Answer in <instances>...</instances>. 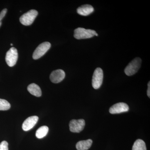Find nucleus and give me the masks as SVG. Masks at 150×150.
Returning a JSON list of instances; mask_svg holds the SVG:
<instances>
[{
	"label": "nucleus",
	"mask_w": 150,
	"mask_h": 150,
	"mask_svg": "<svg viewBox=\"0 0 150 150\" xmlns=\"http://www.w3.org/2000/svg\"><path fill=\"white\" fill-rule=\"evenodd\" d=\"M95 35L98 36L96 31L91 29H86L83 28H78L74 30V37L77 39H87Z\"/></svg>",
	"instance_id": "obj_1"
},
{
	"label": "nucleus",
	"mask_w": 150,
	"mask_h": 150,
	"mask_svg": "<svg viewBox=\"0 0 150 150\" xmlns=\"http://www.w3.org/2000/svg\"><path fill=\"white\" fill-rule=\"evenodd\" d=\"M142 60L139 57L135 58L127 65L124 72L128 76H133L136 74L142 64Z\"/></svg>",
	"instance_id": "obj_2"
},
{
	"label": "nucleus",
	"mask_w": 150,
	"mask_h": 150,
	"mask_svg": "<svg viewBox=\"0 0 150 150\" xmlns=\"http://www.w3.org/2000/svg\"><path fill=\"white\" fill-rule=\"evenodd\" d=\"M38 14V12L35 10H31L23 15L20 18L21 23L24 25H29L32 24Z\"/></svg>",
	"instance_id": "obj_3"
},
{
	"label": "nucleus",
	"mask_w": 150,
	"mask_h": 150,
	"mask_svg": "<svg viewBox=\"0 0 150 150\" xmlns=\"http://www.w3.org/2000/svg\"><path fill=\"white\" fill-rule=\"evenodd\" d=\"M103 73L102 69L97 68L95 70L93 76L92 85L94 88L98 89L102 85L103 81Z\"/></svg>",
	"instance_id": "obj_4"
},
{
	"label": "nucleus",
	"mask_w": 150,
	"mask_h": 150,
	"mask_svg": "<svg viewBox=\"0 0 150 150\" xmlns=\"http://www.w3.org/2000/svg\"><path fill=\"white\" fill-rule=\"evenodd\" d=\"M51 43L45 42L41 43L37 48L33 54V58L35 60L40 59L51 48Z\"/></svg>",
	"instance_id": "obj_5"
},
{
	"label": "nucleus",
	"mask_w": 150,
	"mask_h": 150,
	"mask_svg": "<svg viewBox=\"0 0 150 150\" xmlns=\"http://www.w3.org/2000/svg\"><path fill=\"white\" fill-rule=\"evenodd\" d=\"M18 58L17 50L15 48L12 47L6 54V62L9 67H13L16 64Z\"/></svg>",
	"instance_id": "obj_6"
},
{
	"label": "nucleus",
	"mask_w": 150,
	"mask_h": 150,
	"mask_svg": "<svg viewBox=\"0 0 150 150\" xmlns=\"http://www.w3.org/2000/svg\"><path fill=\"white\" fill-rule=\"evenodd\" d=\"M85 124V121L83 119H73L70 121L69 125L70 131L73 133H80L83 130Z\"/></svg>",
	"instance_id": "obj_7"
},
{
	"label": "nucleus",
	"mask_w": 150,
	"mask_h": 150,
	"mask_svg": "<svg viewBox=\"0 0 150 150\" xmlns=\"http://www.w3.org/2000/svg\"><path fill=\"white\" fill-rule=\"evenodd\" d=\"M129 105L124 103H118L113 105L109 109V112L111 114H118L129 111Z\"/></svg>",
	"instance_id": "obj_8"
},
{
	"label": "nucleus",
	"mask_w": 150,
	"mask_h": 150,
	"mask_svg": "<svg viewBox=\"0 0 150 150\" xmlns=\"http://www.w3.org/2000/svg\"><path fill=\"white\" fill-rule=\"evenodd\" d=\"M65 75V72L63 70H55L53 71L50 75V80L53 83H59L64 79Z\"/></svg>",
	"instance_id": "obj_9"
},
{
	"label": "nucleus",
	"mask_w": 150,
	"mask_h": 150,
	"mask_svg": "<svg viewBox=\"0 0 150 150\" xmlns=\"http://www.w3.org/2000/svg\"><path fill=\"white\" fill-rule=\"evenodd\" d=\"M38 120V117L35 115L28 117L23 123V129L25 131H29L35 126Z\"/></svg>",
	"instance_id": "obj_10"
},
{
	"label": "nucleus",
	"mask_w": 150,
	"mask_h": 150,
	"mask_svg": "<svg viewBox=\"0 0 150 150\" xmlns=\"http://www.w3.org/2000/svg\"><path fill=\"white\" fill-rule=\"evenodd\" d=\"M94 8L91 5L89 4L83 5L78 8L77 12L79 14L83 16H87L94 11Z\"/></svg>",
	"instance_id": "obj_11"
},
{
	"label": "nucleus",
	"mask_w": 150,
	"mask_h": 150,
	"mask_svg": "<svg viewBox=\"0 0 150 150\" xmlns=\"http://www.w3.org/2000/svg\"><path fill=\"white\" fill-rule=\"evenodd\" d=\"M92 143V140L90 139L80 141L76 144V148L77 150H88L91 147Z\"/></svg>",
	"instance_id": "obj_12"
},
{
	"label": "nucleus",
	"mask_w": 150,
	"mask_h": 150,
	"mask_svg": "<svg viewBox=\"0 0 150 150\" xmlns=\"http://www.w3.org/2000/svg\"><path fill=\"white\" fill-rule=\"evenodd\" d=\"M27 90L30 93L34 96L40 97L42 95L41 89L40 87L36 84H30L28 87Z\"/></svg>",
	"instance_id": "obj_13"
},
{
	"label": "nucleus",
	"mask_w": 150,
	"mask_h": 150,
	"mask_svg": "<svg viewBox=\"0 0 150 150\" xmlns=\"http://www.w3.org/2000/svg\"><path fill=\"white\" fill-rule=\"evenodd\" d=\"M48 128L47 126H42L38 129L35 133V136L38 139H42L43 137H46L48 134Z\"/></svg>",
	"instance_id": "obj_14"
},
{
	"label": "nucleus",
	"mask_w": 150,
	"mask_h": 150,
	"mask_svg": "<svg viewBox=\"0 0 150 150\" xmlns=\"http://www.w3.org/2000/svg\"><path fill=\"white\" fill-rule=\"evenodd\" d=\"M132 150H147L144 142L140 139H137L134 142Z\"/></svg>",
	"instance_id": "obj_15"
},
{
	"label": "nucleus",
	"mask_w": 150,
	"mask_h": 150,
	"mask_svg": "<svg viewBox=\"0 0 150 150\" xmlns=\"http://www.w3.org/2000/svg\"><path fill=\"white\" fill-rule=\"evenodd\" d=\"M11 108V104L8 101L4 99L0 98V110H9Z\"/></svg>",
	"instance_id": "obj_16"
},
{
	"label": "nucleus",
	"mask_w": 150,
	"mask_h": 150,
	"mask_svg": "<svg viewBox=\"0 0 150 150\" xmlns=\"http://www.w3.org/2000/svg\"><path fill=\"white\" fill-rule=\"evenodd\" d=\"M0 150H8V143L6 141H3L0 144Z\"/></svg>",
	"instance_id": "obj_17"
},
{
	"label": "nucleus",
	"mask_w": 150,
	"mask_h": 150,
	"mask_svg": "<svg viewBox=\"0 0 150 150\" xmlns=\"http://www.w3.org/2000/svg\"><path fill=\"white\" fill-rule=\"evenodd\" d=\"M7 12V9L6 8L4 9L0 13V27L1 25L2 22L1 21L3 18L5 16Z\"/></svg>",
	"instance_id": "obj_18"
},
{
	"label": "nucleus",
	"mask_w": 150,
	"mask_h": 150,
	"mask_svg": "<svg viewBox=\"0 0 150 150\" xmlns=\"http://www.w3.org/2000/svg\"><path fill=\"white\" fill-rule=\"evenodd\" d=\"M148 89H147V96L149 98H150V82H149L148 84Z\"/></svg>",
	"instance_id": "obj_19"
},
{
	"label": "nucleus",
	"mask_w": 150,
	"mask_h": 150,
	"mask_svg": "<svg viewBox=\"0 0 150 150\" xmlns=\"http://www.w3.org/2000/svg\"><path fill=\"white\" fill-rule=\"evenodd\" d=\"M11 46H13V44L12 43H11Z\"/></svg>",
	"instance_id": "obj_20"
}]
</instances>
